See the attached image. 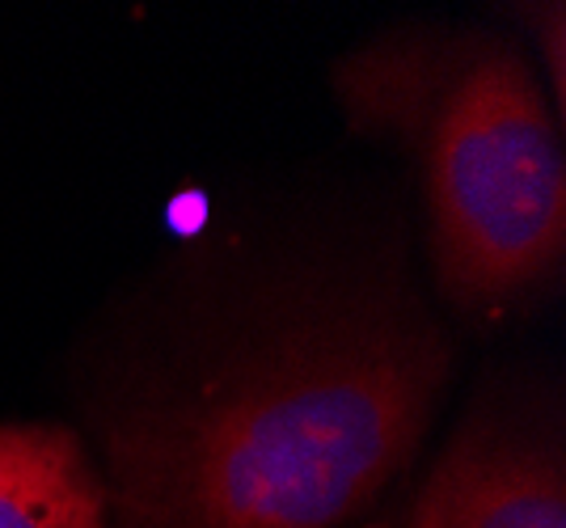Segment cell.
Returning a JSON list of instances; mask_svg holds the SVG:
<instances>
[{
    "label": "cell",
    "instance_id": "1",
    "mask_svg": "<svg viewBox=\"0 0 566 528\" xmlns=\"http://www.w3.org/2000/svg\"><path fill=\"white\" fill-rule=\"evenodd\" d=\"M449 381V330L398 266H271L102 389L90 456L111 525H364Z\"/></svg>",
    "mask_w": 566,
    "mask_h": 528
},
{
    "label": "cell",
    "instance_id": "2",
    "mask_svg": "<svg viewBox=\"0 0 566 528\" xmlns=\"http://www.w3.org/2000/svg\"><path fill=\"white\" fill-rule=\"evenodd\" d=\"M334 97L359 136L419 169L436 284L507 313L563 279V119L528 55L470 25H394L338 55Z\"/></svg>",
    "mask_w": 566,
    "mask_h": 528
},
{
    "label": "cell",
    "instance_id": "3",
    "mask_svg": "<svg viewBox=\"0 0 566 528\" xmlns=\"http://www.w3.org/2000/svg\"><path fill=\"white\" fill-rule=\"evenodd\" d=\"M406 528H566V448L542 393H491L452 427Z\"/></svg>",
    "mask_w": 566,
    "mask_h": 528
},
{
    "label": "cell",
    "instance_id": "4",
    "mask_svg": "<svg viewBox=\"0 0 566 528\" xmlns=\"http://www.w3.org/2000/svg\"><path fill=\"white\" fill-rule=\"evenodd\" d=\"M0 528H115L76 427L0 419Z\"/></svg>",
    "mask_w": 566,
    "mask_h": 528
},
{
    "label": "cell",
    "instance_id": "5",
    "mask_svg": "<svg viewBox=\"0 0 566 528\" xmlns=\"http://www.w3.org/2000/svg\"><path fill=\"white\" fill-rule=\"evenodd\" d=\"M520 22L528 25L533 34V47L545 60V94L554 102L558 119H563V76H566V55H563V39H566V13L563 4H524L516 9Z\"/></svg>",
    "mask_w": 566,
    "mask_h": 528
},
{
    "label": "cell",
    "instance_id": "6",
    "mask_svg": "<svg viewBox=\"0 0 566 528\" xmlns=\"http://www.w3.org/2000/svg\"><path fill=\"white\" fill-rule=\"evenodd\" d=\"M355 528H401V525H373V520H364V525H355Z\"/></svg>",
    "mask_w": 566,
    "mask_h": 528
}]
</instances>
